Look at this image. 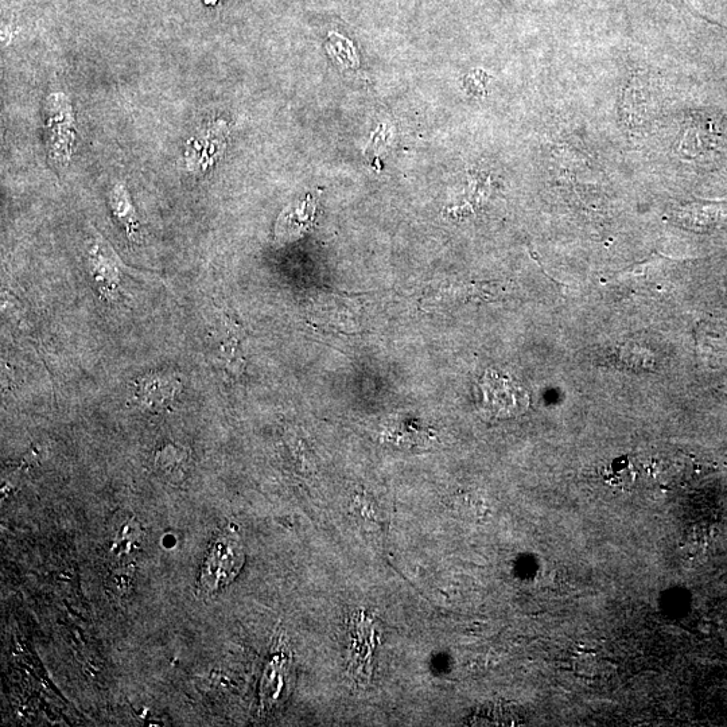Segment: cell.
<instances>
[{
    "label": "cell",
    "mask_w": 727,
    "mask_h": 727,
    "mask_svg": "<svg viewBox=\"0 0 727 727\" xmlns=\"http://www.w3.org/2000/svg\"><path fill=\"white\" fill-rule=\"evenodd\" d=\"M189 464V453L180 446L167 445L155 454V468L169 480L180 481Z\"/></svg>",
    "instance_id": "cell-5"
},
{
    "label": "cell",
    "mask_w": 727,
    "mask_h": 727,
    "mask_svg": "<svg viewBox=\"0 0 727 727\" xmlns=\"http://www.w3.org/2000/svg\"><path fill=\"white\" fill-rule=\"evenodd\" d=\"M143 531L141 524L132 515H116L111 527V552L115 558L123 559L135 555L141 548Z\"/></svg>",
    "instance_id": "cell-4"
},
{
    "label": "cell",
    "mask_w": 727,
    "mask_h": 727,
    "mask_svg": "<svg viewBox=\"0 0 727 727\" xmlns=\"http://www.w3.org/2000/svg\"><path fill=\"white\" fill-rule=\"evenodd\" d=\"M180 391V382L174 377L161 375H147L136 382L135 398L147 408L161 410L169 406L171 400L176 398Z\"/></svg>",
    "instance_id": "cell-3"
},
{
    "label": "cell",
    "mask_w": 727,
    "mask_h": 727,
    "mask_svg": "<svg viewBox=\"0 0 727 727\" xmlns=\"http://www.w3.org/2000/svg\"><path fill=\"white\" fill-rule=\"evenodd\" d=\"M314 209H316L314 202L306 201L295 211L286 212L279 220V228H285L283 229L285 235H297L298 232L309 227L311 220H313Z\"/></svg>",
    "instance_id": "cell-6"
},
{
    "label": "cell",
    "mask_w": 727,
    "mask_h": 727,
    "mask_svg": "<svg viewBox=\"0 0 727 727\" xmlns=\"http://www.w3.org/2000/svg\"><path fill=\"white\" fill-rule=\"evenodd\" d=\"M244 554L232 536L223 535L212 544L202 566L200 586L202 592L215 593L231 582L243 566Z\"/></svg>",
    "instance_id": "cell-2"
},
{
    "label": "cell",
    "mask_w": 727,
    "mask_h": 727,
    "mask_svg": "<svg viewBox=\"0 0 727 727\" xmlns=\"http://www.w3.org/2000/svg\"><path fill=\"white\" fill-rule=\"evenodd\" d=\"M605 477L608 478L613 485H629L633 480V472L627 458H621L612 462V465L606 469Z\"/></svg>",
    "instance_id": "cell-7"
},
{
    "label": "cell",
    "mask_w": 727,
    "mask_h": 727,
    "mask_svg": "<svg viewBox=\"0 0 727 727\" xmlns=\"http://www.w3.org/2000/svg\"><path fill=\"white\" fill-rule=\"evenodd\" d=\"M480 408L482 415L491 419L515 418L526 412L530 398L526 390L496 371H487L480 384Z\"/></svg>",
    "instance_id": "cell-1"
}]
</instances>
